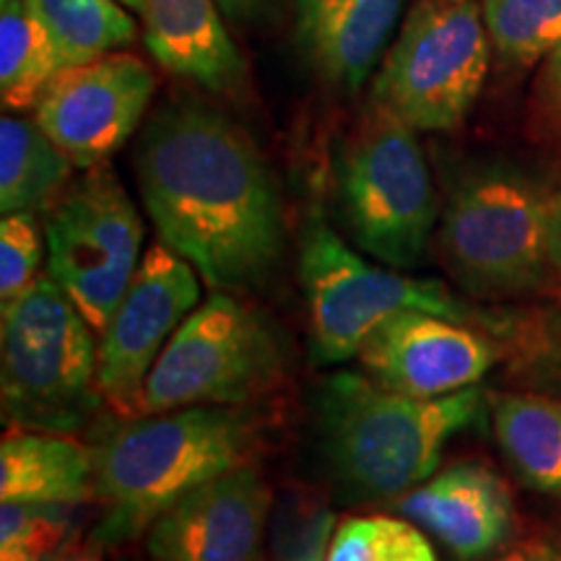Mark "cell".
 <instances>
[{
    "label": "cell",
    "mask_w": 561,
    "mask_h": 561,
    "mask_svg": "<svg viewBox=\"0 0 561 561\" xmlns=\"http://www.w3.org/2000/svg\"><path fill=\"white\" fill-rule=\"evenodd\" d=\"M136 172L161 244L210 289H248L268 276L284 250V206L240 125L203 102H167L140 133Z\"/></svg>",
    "instance_id": "obj_1"
},
{
    "label": "cell",
    "mask_w": 561,
    "mask_h": 561,
    "mask_svg": "<svg viewBox=\"0 0 561 561\" xmlns=\"http://www.w3.org/2000/svg\"><path fill=\"white\" fill-rule=\"evenodd\" d=\"M257 419L242 405H195L130 419L94 450V496L104 515L96 546L146 536L187 491L248 466Z\"/></svg>",
    "instance_id": "obj_2"
},
{
    "label": "cell",
    "mask_w": 561,
    "mask_h": 561,
    "mask_svg": "<svg viewBox=\"0 0 561 561\" xmlns=\"http://www.w3.org/2000/svg\"><path fill=\"white\" fill-rule=\"evenodd\" d=\"M322 453L343 491L359 500L403 496L437 471L455 434L479 424V385L442 398H411L359 371H335L318 392Z\"/></svg>",
    "instance_id": "obj_3"
},
{
    "label": "cell",
    "mask_w": 561,
    "mask_h": 561,
    "mask_svg": "<svg viewBox=\"0 0 561 561\" xmlns=\"http://www.w3.org/2000/svg\"><path fill=\"white\" fill-rule=\"evenodd\" d=\"M100 335L50 276H39L0 320V398L13 430H79L104 401Z\"/></svg>",
    "instance_id": "obj_4"
},
{
    "label": "cell",
    "mask_w": 561,
    "mask_h": 561,
    "mask_svg": "<svg viewBox=\"0 0 561 561\" xmlns=\"http://www.w3.org/2000/svg\"><path fill=\"white\" fill-rule=\"evenodd\" d=\"M333 182L341 224L356 248L390 268L424 261L437 193L411 125L371 104L335 153Z\"/></svg>",
    "instance_id": "obj_5"
},
{
    "label": "cell",
    "mask_w": 561,
    "mask_h": 561,
    "mask_svg": "<svg viewBox=\"0 0 561 561\" xmlns=\"http://www.w3.org/2000/svg\"><path fill=\"white\" fill-rule=\"evenodd\" d=\"M553 195L528 174L483 167L453 187L439 250L466 289L512 297L543 284Z\"/></svg>",
    "instance_id": "obj_6"
},
{
    "label": "cell",
    "mask_w": 561,
    "mask_h": 561,
    "mask_svg": "<svg viewBox=\"0 0 561 561\" xmlns=\"http://www.w3.org/2000/svg\"><path fill=\"white\" fill-rule=\"evenodd\" d=\"M299 278L310 312L312 354L320 364L359 356L369 335L403 312H426L468 325H496L462 305L439 280H419L367 263L325 219L312 216L299 248Z\"/></svg>",
    "instance_id": "obj_7"
},
{
    "label": "cell",
    "mask_w": 561,
    "mask_h": 561,
    "mask_svg": "<svg viewBox=\"0 0 561 561\" xmlns=\"http://www.w3.org/2000/svg\"><path fill=\"white\" fill-rule=\"evenodd\" d=\"M491 39L476 0H419L385 55L371 104L413 130L460 128L479 100Z\"/></svg>",
    "instance_id": "obj_8"
},
{
    "label": "cell",
    "mask_w": 561,
    "mask_h": 561,
    "mask_svg": "<svg viewBox=\"0 0 561 561\" xmlns=\"http://www.w3.org/2000/svg\"><path fill=\"white\" fill-rule=\"evenodd\" d=\"M280 341L268 320L229 291L187 314L153 364L140 416L195 405H244L276 382Z\"/></svg>",
    "instance_id": "obj_9"
},
{
    "label": "cell",
    "mask_w": 561,
    "mask_h": 561,
    "mask_svg": "<svg viewBox=\"0 0 561 561\" xmlns=\"http://www.w3.org/2000/svg\"><path fill=\"white\" fill-rule=\"evenodd\" d=\"M45 242L47 276L100 335L144 261V221L107 161L83 170L47 208Z\"/></svg>",
    "instance_id": "obj_10"
},
{
    "label": "cell",
    "mask_w": 561,
    "mask_h": 561,
    "mask_svg": "<svg viewBox=\"0 0 561 561\" xmlns=\"http://www.w3.org/2000/svg\"><path fill=\"white\" fill-rule=\"evenodd\" d=\"M201 280L198 271L167 244H153L140 261L96 348L100 392L123 419L140 416V398L153 364L201 305Z\"/></svg>",
    "instance_id": "obj_11"
},
{
    "label": "cell",
    "mask_w": 561,
    "mask_h": 561,
    "mask_svg": "<svg viewBox=\"0 0 561 561\" xmlns=\"http://www.w3.org/2000/svg\"><path fill=\"white\" fill-rule=\"evenodd\" d=\"M153 89L157 79L144 60L110 53L60 68L42 91L34 121L79 170H91L136 133Z\"/></svg>",
    "instance_id": "obj_12"
},
{
    "label": "cell",
    "mask_w": 561,
    "mask_h": 561,
    "mask_svg": "<svg viewBox=\"0 0 561 561\" xmlns=\"http://www.w3.org/2000/svg\"><path fill=\"white\" fill-rule=\"evenodd\" d=\"M496 359L500 348L486 333L426 312L396 314L359 351L371 380L411 398H442L473 388Z\"/></svg>",
    "instance_id": "obj_13"
},
{
    "label": "cell",
    "mask_w": 561,
    "mask_h": 561,
    "mask_svg": "<svg viewBox=\"0 0 561 561\" xmlns=\"http://www.w3.org/2000/svg\"><path fill=\"white\" fill-rule=\"evenodd\" d=\"M273 494L250 466L216 476L161 512L146 530L151 561H257Z\"/></svg>",
    "instance_id": "obj_14"
},
{
    "label": "cell",
    "mask_w": 561,
    "mask_h": 561,
    "mask_svg": "<svg viewBox=\"0 0 561 561\" xmlns=\"http://www.w3.org/2000/svg\"><path fill=\"white\" fill-rule=\"evenodd\" d=\"M398 512L462 561L502 551L517 533L507 486L481 462H458L430 476L398 496Z\"/></svg>",
    "instance_id": "obj_15"
},
{
    "label": "cell",
    "mask_w": 561,
    "mask_h": 561,
    "mask_svg": "<svg viewBox=\"0 0 561 561\" xmlns=\"http://www.w3.org/2000/svg\"><path fill=\"white\" fill-rule=\"evenodd\" d=\"M405 0H297V39L328 81L359 91L380 62Z\"/></svg>",
    "instance_id": "obj_16"
},
{
    "label": "cell",
    "mask_w": 561,
    "mask_h": 561,
    "mask_svg": "<svg viewBox=\"0 0 561 561\" xmlns=\"http://www.w3.org/2000/svg\"><path fill=\"white\" fill-rule=\"evenodd\" d=\"M146 45L172 76L210 94H229L244 79V60L224 26L216 0H146Z\"/></svg>",
    "instance_id": "obj_17"
},
{
    "label": "cell",
    "mask_w": 561,
    "mask_h": 561,
    "mask_svg": "<svg viewBox=\"0 0 561 561\" xmlns=\"http://www.w3.org/2000/svg\"><path fill=\"white\" fill-rule=\"evenodd\" d=\"M94 496V450L60 432L11 430L0 442V502L68 504Z\"/></svg>",
    "instance_id": "obj_18"
},
{
    "label": "cell",
    "mask_w": 561,
    "mask_h": 561,
    "mask_svg": "<svg viewBox=\"0 0 561 561\" xmlns=\"http://www.w3.org/2000/svg\"><path fill=\"white\" fill-rule=\"evenodd\" d=\"M73 161L37 121L5 115L0 121V210L37 214L66 191Z\"/></svg>",
    "instance_id": "obj_19"
},
{
    "label": "cell",
    "mask_w": 561,
    "mask_h": 561,
    "mask_svg": "<svg viewBox=\"0 0 561 561\" xmlns=\"http://www.w3.org/2000/svg\"><path fill=\"white\" fill-rule=\"evenodd\" d=\"M491 419L504 455L530 489L561 500V403L543 396H494Z\"/></svg>",
    "instance_id": "obj_20"
},
{
    "label": "cell",
    "mask_w": 561,
    "mask_h": 561,
    "mask_svg": "<svg viewBox=\"0 0 561 561\" xmlns=\"http://www.w3.org/2000/svg\"><path fill=\"white\" fill-rule=\"evenodd\" d=\"M60 70L58 53L26 0L0 3V100L5 110L37 107L42 91Z\"/></svg>",
    "instance_id": "obj_21"
},
{
    "label": "cell",
    "mask_w": 561,
    "mask_h": 561,
    "mask_svg": "<svg viewBox=\"0 0 561 561\" xmlns=\"http://www.w3.org/2000/svg\"><path fill=\"white\" fill-rule=\"evenodd\" d=\"M50 34L60 68L83 66L128 47L136 21L117 0H26Z\"/></svg>",
    "instance_id": "obj_22"
},
{
    "label": "cell",
    "mask_w": 561,
    "mask_h": 561,
    "mask_svg": "<svg viewBox=\"0 0 561 561\" xmlns=\"http://www.w3.org/2000/svg\"><path fill=\"white\" fill-rule=\"evenodd\" d=\"M483 24L494 50L533 66L561 45V0H483Z\"/></svg>",
    "instance_id": "obj_23"
},
{
    "label": "cell",
    "mask_w": 561,
    "mask_h": 561,
    "mask_svg": "<svg viewBox=\"0 0 561 561\" xmlns=\"http://www.w3.org/2000/svg\"><path fill=\"white\" fill-rule=\"evenodd\" d=\"M328 561H439L416 523L354 515L335 525Z\"/></svg>",
    "instance_id": "obj_24"
},
{
    "label": "cell",
    "mask_w": 561,
    "mask_h": 561,
    "mask_svg": "<svg viewBox=\"0 0 561 561\" xmlns=\"http://www.w3.org/2000/svg\"><path fill=\"white\" fill-rule=\"evenodd\" d=\"M68 504H0V561H62L73 536Z\"/></svg>",
    "instance_id": "obj_25"
},
{
    "label": "cell",
    "mask_w": 561,
    "mask_h": 561,
    "mask_svg": "<svg viewBox=\"0 0 561 561\" xmlns=\"http://www.w3.org/2000/svg\"><path fill=\"white\" fill-rule=\"evenodd\" d=\"M45 231L37 214H9L0 221V307H11L39 280Z\"/></svg>",
    "instance_id": "obj_26"
},
{
    "label": "cell",
    "mask_w": 561,
    "mask_h": 561,
    "mask_svg": "<svg viewBox=\"0 0 561 561\" xmlns=\"http://www.w3.org/2000/svg\"><path fill=\"white\" fill-rule=\"evenodd\" d=\"M335 515L318 502H289L276 523L278 561H328L335 530Z\"/></svg>",
    "instance_id": "obj_27"
},
{
    "label": "cell",
    "mask_w": 561,
    "mask_h": 561,
    "mask_svg": "<svg viewBox=\"0 0 561 561\" xmlns=\"http://www.w3.org/2000/svg\"><path fill=\"white\" fill-rule=\"evenodd\" d=\"M536 107L551 136L561 140V45L546 58L538 76Z\"/></svg>",
    "instance_id": "obj_28"
},
{
    "label": "cell",
    "mask_w": 561,
    "mask_h": 561,
    "mask_svg": "<svg viewBox=\"0 0 561 561\" xmlns=\"http://www.w3.org/2000/svg\"><path fill=\"white\" fill-rule=\"evenodd\" d=\"M496 561H561V553L546 543H525L520 549H512Z\"/></svg>",
    "instance_id": "obj_29"
},
{
    "label": "cell",
    "mask_w": 561,
    "mask_h": 561,
    "mask_svg": "<svg viewBox=\"0 0 561 561\" xmlns=\"http://www.w3.org/2000/svg\"><path fill=\"white\" fill-rule=\"evenodd\" d=\"M549 255H551V265L557 268L561 278V193L553 195L551 227H549Z\"/></svg>",
    "instance_id": "obj_30"
},
{
    "label": "cell",
    "mask_w": 561,
    "mask_h": 561,
    "mask_svg": "<svg viewBox=\"0 0 561 561\" xmlns=\"http://www.w3.org/2000/svg\"><path fill=\"white\" fill-rule=\"evenodd\" d=\"M216 3H219V9L227 13L229 19L244 21V19L255 16V13L261 11L268 0H216Z\"/></svg>",
    "instance_id": "obj_31"
},
{
    "label": "cell",
    "mask_w": 561,
    "mask_h": 561,
    "mask_svg": "<svg viewBox=\"0 0 561 561\" xmlns=\"http://www.w3.org/2000/svg\"><path fill=\"white\" fill-rule=\"evenodd\" d=\"M62 561H102L100 551L96 549H87V551H76V553H68Z\"/></svg>",
    "instance_id": "obj_32"
},
{
    "label": "cell",
    "mask_w": 561,
    "mask_h": 561,
    "mask_svg": "<svg viewBox=\"0 0 561 561\" xmlns=\"http://www.w3.org/2000/svg\"><path fill=\"white\" fill-rule=\"evenodd\" d=\"M121 3L125 5V9L136 11L138 16H144V9H146V0H121Z\"/></svg>",
    "instance_id": "obj_33"
}]
</instances>
